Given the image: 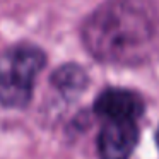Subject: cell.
<instances>
[{
	"instance_id": "6da1fadb",
	"label": "cell",
	"mask_w": 159,
	"mask_h": 159,
	"mask_svg": "<svg viewBox=\"0 0 159 159\" xmlns=\"http://www.w3.org/2000/svg\"><path fill=\"white\" fill-rule=\"evenodd\" d=\"M82 43L98 60L137 67L159 60L157 0H106L82 24Z\"/></svg>"
},
{
	"instance_id": "7a4b0ae2",
	"label": "cell",
	"mask_w": 159,
	"mask_h": 159,
	"mask_svg": "<svg viewBox=\"0 0 159 159\" xmlns=\"http://www.w3.org/2000/svg\"><path fill=\"white\" fill-rule=\"evenodd\" d=\"M46 65V55L34 45H14L0 53V104L26 108L33 98L34 82Z\"/></svg>"
},
{
	"instance_id": "3957f363",
	"label": "cell",
	"mask_w": 159,
	"mask_h": 159,
	"mask_svg": "<svg viewBox=\"0 0 159 159\" xmlns=\"http://www.w3.org/2000/svg\"><path fill=\"white\" fill-rule=\"evenodd\" d=\"M139 144L135 120H104L98 135L99 159H128Z\"/></svg>"
},
{
	"instance_id": "277c9868",
	"label": "cell",
	"mask_w": 159,
	"mask_h": 159,
	"mask_svg": "<svg viewBox=\"0 0 159 159\" xmlns=\"http://www.w3.org/2000/svg\"><path fill=\"white\" fill-rule=\"evenodd\" d=\"M144 108V99L135 91L110 87L99 93L93 110L104 120H137Z\"/></svg>"
},
{
	"instance_id": "5b68a950",
	"label": "cell",
	"mask_w": 159,
	"mask_h": 159,
	"mask_svg": "<svg viewBox=\"0 0 159 159\" xmlns=\"http://www.w3.org/2000/svg\"><path fill=\"white\" fill-rule=\"evenodd\" d=\"M50 82L67 101H74L87 89L89 77L80 65L65 63L57 70H53Z\"/></svg>"
},
{
	"instance_id": "8992f818",
	"label": "cell",
	"mask_w": 159,
	"mask_h": 159,
	"mask_svg": "<svg viewBox=\"0 0 159 159\" xmlns=\"http://www.w3.org/2000/svg\"><path fill=\"white\" fill-rule=\"evenodd\" d=\"M156 144H157V149H159V127L156 130Z\"/></svg>"
}]
</instances>
